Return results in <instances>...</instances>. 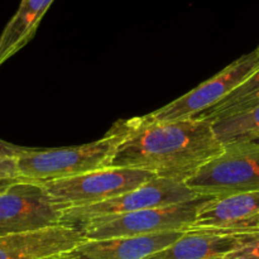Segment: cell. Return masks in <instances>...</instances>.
Wrapping results in <instances>:
<instances>
[{
	"label": "cell",
	"instance_id": "cell-1",
	"mask_svg": "<svg viewBox=\"0 0 259 259\" xmlns=\"http://www.w3.org/2000/svg\"><path fill=\"white\" fill-rule=\"evenodd\" d=\"M118 123L124 137L109 166L114 168L143 169L185 184L224 148L211 121L202 118L158 124L133 118Z\"/></svg>",
	"mask_w": 259,
	"mask_h": 259
},
{
	"label": "cell",
	"instance_id": "cell-2",
	"mask_svg": "<svg viewBox=\"0 0 259 259\" xmlns=\"http://www.w3.org/2000/svg\"><path fill=\"white\" fill-rule=\"evenodd\" d=\"M123 137V131L116 121L103 138L82 146L52 149L24 148L15 158L18 179L43 184L106 168L110 166Z\"/></svg>",
	"mask_w": 259,
	"mask_h": 259
},
{
	"label": "cell",
	"instance_id": "cell-3",
	"mask_svg": "<svg viewBox=\"0 0 259 259\" xmlns=\"http://www.w3.org/2000/svg\"><path fill=\"white\" fill-rule=\"evenodd\" d=\"M185 185L206 196L259 191V139L225 146Z\"/></svg>",
	"mask_w": 259,
	"mask_h": 259
},
{
	"label": "cell",
	"instance_id": "cell-4",
	"mask_svg": "<svg viewBox=\"0 0 259 259\" xmlns=\"http://www.w3.org/2000/svg\"><path fill=\"white\" fill-rule=\"evenodd\" d=\"M197 196L200 195L187 187L184 182H175L171 180L154 177L146 184L113 199L89 206L65 209L62 211L61 224L81 230L82 228L101 220L149 207L179 204Z\"/></svg>",
	"mask_w": 259,
	"mask_h": 259
},
{
	"label": "cell",
	"instance_id": "cell-5",
	"mask_svg": "<svg viewBox=\"0 0 259 259\" xmlns=\"http://www.w3.org/2000/svg\"><path fill=\"white\" fill-rule=\"evenodd\" d=\"M211 196L200 195L189 201L149 207L93 223L80 230L83 239L142 237L169 232H186L195 223L199 210Z\"/></svg>",
	"mask_w": 259,
	"mask_h": 259
},
{
	"label": "cell",
	"instance_id": "cell-6",
	"mask_svg": "<svg viewBox=\"0 0 259 259\" xmlns=\"http://www.w3.org/2000/svg\"><path fill=\"white\" fill-rule=\"evenodd\" d=\"M156 175L136 168L95 169L68 179L55 180L40 184L51 199L62 210L89 206L103 202L131 191Z\"/></svg>",
	"mask_w": 259,
	"mask_h": 259
},
{
	"label": "cell",
	"instance_id": "cell-7",
	"mask_svg": "<svg viewBox=\"0 0 259 259\" xmlns=\"http://www.w3.org/2000/svg\"><path fill=\"white\" fill-rule=\"evenodd\" d=\"M258 68L259 51L257 48L247 55H243L214 77L200 83L197 88L190 90L181 98L171 101L158 110L138 116L139 120L143 123L158 124L199 116L229 95Z\"/></svg>",
	"mask_w": 259,
	"mask_h": 259
},
{
	"label": "cell",
	"instance_id": "cell-8",
	"mask_svg": "<svg viewBox=\"0 0 259 259\" xmlns=\"http://www.w3.org/2000/svg\"><path fill=\"white\" fill-rule=\"evenodd\" d=\"M62 211L40 184L14 180L0 192V237L55 227Z\"/></svg>",
	"mask_w": 259,
	"mask_h": 259
},
{
	"label": "cell",
	"instance_id": "cell-9",
	"mask_svg": "<svg viewBox=\"0 0 259 259\" xmlns=\"http://www.w3.org/2000/svg\"><path fill=\"white\" fill-rule=\"evenodd\" d=\"M190 229L219 234L259 230V191L211 196L199 210Z\"/></svg>",
	"mask_w": 259,
	"mask_h": 259
},
{
	"label": "cell",
	"instance_id": "cell-10",
	"mask_svg": "<svg viewBox=\"0 0 259 259\" xmlns=\"http://www.w3.org/2000/svg\"><path fill=\"white\" fill-rule=\"evenodd\" d=\"M83 240L76 228L58 224L33 232L0 237V259H47L60 257Z\"/></svg>",
	"mask_w": 259,
	"mask_h": 259
},
{
	"label": "cell",
	"instance_id": "cell-11",
	"mask_svg": "<svg viewBox=\"0 0 259 259\" xmlns=\"http://www.w3.org/2000/svg\"><path fill=\"white\" fill-rule=\"evenodd\" d=\"M185 232H169L142 237L83 239L61 255L62 259H144L168 247Z\"/></svg>",
	"mask_w": 259,
	"mask_h": 259
},
{
	"label": "cell",
	"instance_id": "cell-12",
	"mask_svg": "<svg viewBox=\"0 0 259 259\" xmlns=\"http://www.w3.org/2000/svg\"><path fill=\"white\" fill-rule=\"evenodd\" d=\"M244 234L189 229L176 242L144 259H225L243 244Z\"/></svg>",
	"mask_w": 259,
	"mask_h": 259
},
{
	"label": "cell",
	"instance_id": "cell-13",
	"mask_svg": "<svg viewBox=\"0 0 259 259\" xmlns=\"http://www.w3.org/2000/svg\"><path fill=\"white\" fill-rule=\"evenodd\" d=\"M55 0H20L0 35V66L32 40L43 15Z\"/></svg>",
	"mask_w": 259,
	"mask_h": 259
},
{
	"label": "cell",
	"instance_id": "cell-14",
	"mask_svg": "<svg viewBox=\"0 0 259 259\" xmlns=\"http://www.w3.org/2000/svg\"><path fill=\"white\" fill-rule=\"evenodd\" d=\"M259 104V68L253 72L247 80L240 83L229 95L222 101L210 108L205 113L195 118H202L206 120L217 121L235 114L244 113Z\"/></svg>",
	"mask_w": 259,
	"mask_h": 259
},
{
	"label": "cell",
	"instance_id": "cell-15",
	"mask_svg": "<svg viewBox=\"0 0 259 259\" xmlns=\"http://www.w3.org/2000/svg\"><path fill=\"white\" fill-rule=\"evenodd\" d=\"M212 131L223 147L259 139V104L254 108L212 121Z\"/></svg>",
	"mask_w": 259,
	"mask_h": 259
},
{
	"label": "cell",
	"instance_id": "cell-16",
	"mask_svg": "<svg viewBox=\"0 0 259 259\" xmlns=\"http://www.w3.org/2000/svg\"><path fill=\"white\" fill-rule=\"evenodd\" d=\"M225 259H259V230L245 233L243 244Z\"/></svg>",
	"mask_w": 259,
	"mask_h": 259
},
{
	"label": "cell",
	"instance_id": "cell-17",
	"mask_svg": "<svg viewBox=\"0 0 259 259\" xmlns=\"http://www.w3.org/2000/svg\"><path fill=\"white\" fill-rule=\"evenodd\" d=\"M18 179V168L15 158L0 157V181H10Z\"/></svg>",
	"mask_w": 259,
	"mask_h": 259
},
{
	"label": "cell",
	"instance_id": "cell-18",
	"mask_svg": "<svg viewBox=\"0 0 259 259\" xmlns=\"http://www.w3.org/2000/svg\"><path fill=\"white\" fill-rule=\"evenodd\" d=\"M22 151H24V148H23V147L14 146V144L8 143V142L2 141V139H0V157L17 158Z\"/></svg>",
	"mask_w": 259,
	"mask_h": 259
},
{
	"label": "cell",
	"instance_id": "cell-19",
	"mask_svg": "<svg viewBox=\"0 0 259 259\" xmlns=\"http://www.w3.org/2000/svg\"><path fill=\"white\" fill-rule=\"evenodd\" d=\"M13 181H14V180H10V181H0V192L4 191V190L7 189V187L9 186Z\"/></svg>",
	"mask_w": 259,
	"mask_h": 259
},
{
	"label": "cell",
	"instance_id": "cell-20",
	"mask_svg": "<svg viewBox=\"0 0 259 259\" xmlns=\"http://www.w3.org/2000/svg\"><path fill=\"white\" fill-rule=\"evenodd\" d=\"M258 51H259V46H258Z\"/></svg>",
	"mask_w": 259,
	"mask_h": 259
}]
</instances>
